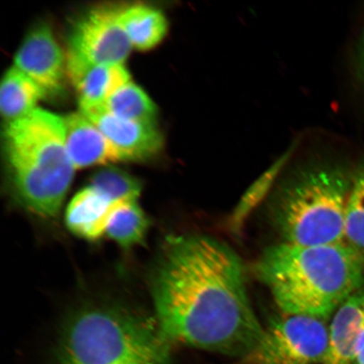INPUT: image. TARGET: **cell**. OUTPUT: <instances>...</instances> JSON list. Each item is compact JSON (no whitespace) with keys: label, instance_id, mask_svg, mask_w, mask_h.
<instances>
[{"label":"cell","instance_id":"cell-1","mask_svg":"<svg viewBox=\"0 0 364 364\" xmlns=\"http://www.w3.org/2000/svg\"><path fill=\"white\" fill-rule=\"evenodd\" d=\"M164 338L230 357L252 356L264 327L250 304L242 262L211 236L168 240L153 280Z\"/></svg>","mask_w":364,"mask_h":364},{"label":"cell","instance_id":"cell-2","mask_svg":"<svg viewBox=\"0 0 364 364\" xmlns=\"http://www.w3.org/2000/svg\"><path fill=\"white\" fill-rule=\"evenodd\" d=\"M256 272L282 312L327 321L364 286V253L345 242H283L264 250Z\"/></svg>","mask_w":364,"mask_h":364},{"label":"cell","instance_id":"cell-3","mask_svg":"<svg viewBox=\"0 0 364 364\" xmlns=\"http://www.w3.org/2000/svg\"><path fill=\"white\" fill-rule=\"evenodd\" d=\"M4 144L18 201L36 215L57 217L75 171L65 148L63 118L36 108L6 124Z\"/></svg>","mask_w":364,"mask_h":364},{"label":"cell","instance_id":"cell-4","mask_svg":"<svg viewBox=\"0 0 364 364\" xmlns=\"http://www.w3.org/2000/svg\"><path fill=\"white\" fill-rule=\"evenodd\" d=\"M352 182L338 167L313 162L277 190L272 218L284 242L326 245L343 242Z\"/></svg>","mask_w":364,"mask_h":364},{"label":"cell","instance_id":"cell-5","mask_svg":"<svg viewBox=\"0 0 364 364\" xmlns=\"http://www.w3.org/2000/svg\"><path fill=\"white\" fill-rule=\"evenodd\" d=\"M169 344L156 321L122 309L90 308L68 322L61 364H166Z\"/></svg>","mask_w":364,"mask_h":364},{"label":"cell","instance_id":"cell-6","mask_svg":"<svg viewBox=\"0 0 364 364\" xmlns=\"http://www.w3.org/2000/svg\"><path fill=\"white\" fill-rule=\"evenodd\" d=\"M329 338L326 320L283 313L268 323L249 358L258 364H323Z\"/></svg>","mask_w":364,"mask_h":364},{"label":"cell","instance_id":"cell-7","mask_svg":"<svg viewBox=\"0 0 364 364\" xmlns=\"http://www.w3.org/2000/svg\"><path fill=\"white\" fill-rule=\"evenodd\" d=\"M118 11L100 7L82 16L73 27L68 51L91 63L124 65L133 46L117 21Z\"/></svg>","mask_w":364,"mask_h":364},{"label":"cell","instance_id":"cell-8","mask_svg":"<svg viewBox=\"0 0 364 364\" xmlns=\"http://www.w3.org/2000/svg\"><path fill=\"white\" fill-rule=\"evenodd\" d=\"M14 61L18 70L39 86L45 98L63 95L67 71L65 58L48 26L41 24L30 31Z\"/></svg>","mask_w":364,"mask_h":364},{"label":"cell","instance_id":"cell-9","mask_svg":"<svg viewBox=\"0 0 364 364\" xmlns=\"http://www.w3.org/2000/svg\"><path fill=\"white\" fill-rule=\"evenodd\" d=\"M119 153L122 161H144L163 147V136L156 125L140 124L117 117L104 105L82 109Z\"/></svg>","mask_w":364,"mask_h":364},{"label":"cell","instance_id":"cell-10","mask_svg":"<svg viewBox=\"0 0 364 364\" xmlns=\"http://www.w3.org/2000/svg\"><path fill=\"white\" fill-rule=\"evenodd\" d=\"M66 68L78 95L80 110L104 104L130 81L129 73L124 65L91 63L70 51L68 53Z\"/></svg>","mask_w":364,"mask_h":364},{"label":"cell","instance_id":"cell-11","mask_svg":"<svg viewBox=\"0 0 364 364\" xmlns=\"http://www.w3.org/2000/svg\"><path fill=\"white\" fill-rule=\"evenodd\" d=\"M364 344V286L334 313L328 351L323 364H355Z\"/></svg>","mask_w":364,"mask_h":364},{"label":"cell","instance_id":"cell-12","mask_svg":"<svg viewBox=\"0 0 364 364\" xmlns=\"http://www.w3.org/2000/svg\"><path fill=\"white\" fill-rule=\"evenodd\" d=\"M63 118L65 148L75 170L121 161L110 141L83 113Z\"/></svg>","mask_w":364,"mask_h":364},{"label":"cell","instance_id":"cell-13","mask_svg":"<svg viewBox=\"0 0 364 364\" xmlns=\"http://www.w3.org/2000/svg\"><path fill=\"white\" fill-rule=\"evenodd\" d=\"M117 203L89 185L68 204L65 215L68 230L85 240H99L106 235L109 218Z\"/></svg>","mask_w":364,"mask_h":364},{"label":"cell","instance_id":"cell-14","mask_svg":"<svg viewBox=\"0 0 364 364\" xmlns=\"http://www.w3.org/2000/svg\"><path fill=\"white\" fill-rule=\"evenodd\" d=\"M117 21L133 48L141 51L156 47L168 31V21L163 12L145 4L120 8Z\"/></svg>","mask_w":364,"mask_h":364},{"label":"cell","instance_id":"cell-15","mask_svg":"<svg viewBox=\"0 0 364 364\" xmlns=\"http://www.w3.org/2000/svg\"><path fill=\"white\" fill-rule=\"evenodd\" d=\"M43 98L39 86L15 66L4 74L0 85V111L7 124L29 115Z\"/></svg>","mask_w":364,"mask_h":364},{"label":"cell","instance_id":"cell-16","mask_svg":"<svg viewBox=\"0 0 364 364\" xmlns=\"http://www.w3.org/2000/svg\"><path fill=\"white\" fill-rule=\"evenodd\" d=\"M149 230V220L138 200L118 202L109 218L106 235L122 247L142 243Z\"/></svg>","mask_w":364,"mask_h":364},{"label":"cell","instance_id":"cell-17","mask_svg":"<svg viewBox=\"0 0 364 364\" xmlns=\"http://www.w3.org/2000/svg\"><path fill=\"white\" fill-rule=\"evenodd\" d=\"M114 115L124 119L156 125L157 108L139 86L129 81L111 95L104 104Z\"/></svg>","mask_w":364,"mask_h":364},{"label":"cell","instance_id":"cell-18","mask_svg":"<svg viewBox=\"0 0 364 364\" xmlns=\"http://www.w3.org/2000/svg\"><path fill=\"white\" fill-rule=\"evenodd\" d=\"M296 149V142L286 150L282 156L264 171L263 174L258 177L257 180L250 186V188L245 193L241 198L238 206L232 215L230 224L232 229L238 231L242 228L247 217L252 213L255 208L258 206L263 198L270 193V190L274 186L277 179L279 178L281 173L283 172L287 164Z\"/></svg>","mask_w":364,"mask_h":364},{"label":"cell","instance_id":"cell-19","mask_svg":"<svg viewBox=\"0 0 364 364\" xmlns=\"http://www.w3.org/2000/svg\"><path fill=\"white\" fill-rule=\"evenodd\" d=\"M90 186L99 191L112 202L138 200L140 181L125 171L113 166L98 171L90 180Z\"/></svg>","mask_w":364,"mask_h":364},{"label":"cell","instance_id":"cell-20","mask_svg":"<svg viewBox=\"0 0 364 364\" xmlns=\"http://www.w3.org/2000/svg\"><path fill=\"white\" fill-rule=\"evenodd\" d=\"M345 238L364 253V171L352 182L345 217Z\"/></svg>","mask_w":364,"mask_h":364},{"label":"cell","instance_id":"cell-21","mask_svg":"<svg viewBox=\"0 0 364 364\" xmlns=\"http://www.w3.org/2000/svg\"><path fill=\"white\" fill-rule=\"evenodd\" d=\"M355 364H364V344L357 355Z\"/></svg>","mask_w":364,"mask_h":364},{"label":"cell","instance_id":"cell-22","mask_svg":"<svg viewBox=\"0 0 364 364\" xmlns=\"http://www.w3.org/2000/svg\"><path fill=\"white\" fill-rule=\"evenodd\" d=\"M361 63H362L363 71L364 73V41H363V48H362V53H361Z\"/></svg>","mask_w":364,"mask_h":364}]
</instances>
